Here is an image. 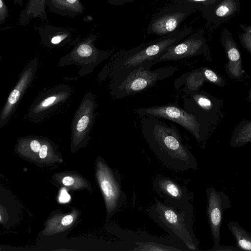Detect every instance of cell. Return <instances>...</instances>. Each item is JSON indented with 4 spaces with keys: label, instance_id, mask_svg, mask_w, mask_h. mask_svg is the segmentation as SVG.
Returning <instances> with one entry per match:
<instances>
[{
    "label": "cell",
    "instance_id": "4fadbf2b",
    "mask_svg": "<svg viewBox=\"0 0 251 251\" xmlns=\"http://www.w3.org/2000/svg\"><path fill=\"white\" fill-rule=\"evenodd\" d=\"M45 3L50 12L71 18L83 14L84 10L80 0H46Z\"/></svg>",
    "mask_w": 251,
    "mask_h": 251
},
{
    "label": "cell",
    "instance_id": "9a60e30c",
    "mask_svg": "<svg viewBox=\"0 0 251 251\" xmlns=\"http://www.w3.org/2000/svg\"><path fill=\"white\" fill-rule=\"evenodd\" d=\"M238 246L242 250L251 251V236L237 222L231 221L227 225Z\"/></svg>",
    "mask_w": 251,
    "mask_h": 251
},
{
    "label": "cell",
    "instance_id": "277c9868",
    "mask_svg": "<svg viewBox=\"0 0 251 251\" xmlns=\"http://www.w3.org/2000/svg\"><path fill=\"white\" fill-rule=\"evenodd\" d=\"M154 64L152 60L146 61L114 77L115 97L123 98L143 92L172 76L178 69L176 66H169L151 70Z\"/></svg>",
    "mask_w": 251,
    "mask_h": 251
},
{
    "label": "cell",
    "instance_id": "d4e9b609",
    "mask_svg": "<svg viewBox=\"0 0 251 251\" xmlns=\"http://www.w3.org/2000/svg\"><path fill=\"white\" fill-rule=\"evenodd\" d=\"M210 250L211 251H237L238 249L234 248L233 247H227L221 246L220 244L213 246V248Z\"/></svg>",
    "mask_w": 251,
    "mask_h": 251
},
{
    "label": "cell",
    "instance_id": "603a6c76",
    "mask_svg": "<svg viewBox=\"0 0 251 251\" xmlns=\"http://www.w3.org/2000/svg\"><path fill=\"white\" fill-rule=\"evenodd\" d=\"M243 39L247 46L251 48V26L247 29L243 35Z\"/></svg>",
    "mask_w": 251,
    "mask_h": 251
},
{
    "label": "cell",
    "instance_id": "2e32d148",
    "mask_svg": "<svg viewBox=\"0 0 251 251\" xmlns=\"http://www.w3.org/2000/svg\"><path fill=\"white\" fill-rule=\"evenodd\" d=\"M236 9V3L233 0H226L217 6L215 13L217 16L225 17L232 14Z\"/></svg>",
    "mask_w": 251,
    "mask_h": 251
},
{
    "label": "cell",
    "instance_id": "6da1fadb",
    "mask_svg": "<svg viewBox=\"0 0 251 251\" xmlns=\"http://www.w3.org/2000/svg\"><path fill=\"white\" fill-rule=\"evenodd\" d=\"M140 123L143 136L164 165L176 172L197 169L196 158L176 126L155 117L141 116Z\"/></svg>",
    "mask_w": 251,
    "mask_h": 251
},
{
    "label": "cell",
    "instance_id": "5bb4252c",
    "mask_svg": "<svg viewBox=\"0 0 251 251\" xmlns=\"http://www.w3.org/2000/svg\"><path fill=\"white\" fill-rule=\"evenodd\" d=\"M45 1L46 0H28L19 15V25H26L34 18H39L43 22L48 23Z\"/></svg>",
    "mask_w": 251,
    "mask_h": 251
},
{
    "label": "cell",
    "instance_id": "d6986e66",
    "mask_svg": "<svg viewBox=\"0 0 251 251\" xmlns=\"http://www.w3.org/2000/svg\"><path fill=\"white\" fill-rule=\"evenodd\" d=\"M8 17V8L4 0H0V25L3 24Z\"/></svg>",
    "mask_w": 251,
    "mask_h": 251
},
{
    "label": "cell",
    "instance_id": "4316f807",
    "mask_svg": "<svg viewBox=\"0 0 251 251\" xmlns=\"http://www.w3.org/2000/svg\"><path fill=\"white\" fill-rule=\"evenodd\" d=\"M56 100V97L54 96L50 97L45 99L42 103V105L43 107L48 106L52 104Z\"/></svg>",
    "mask_w": 251,
    "mask_h": 251
},
{
    "label": "cell",
    "instance_id": "7a4b0ae2",
    "mask_svg": "<svg viewBox=\"0 0 251 251\" xmlns=\"http://www.w3.org/2000/svg\"><path fill=\"white\" fill-rule=\"evenodd\" d=\"M154 202L147 209L152 219L170 236L180 240L189 251L198 250L199 242L193 231L194 207L190 202L177 207L154 197Z\"/></svg>",
    "mask_w": 251,
    "mask_h": 251
},
{
    "label": "cell",
    "instance_id": "ac0fdd59",
    "mask_svg": "<svg viewBox=\"0 0 251 251\" xmlns=\"http://www.w3.org/2000/svg\"><path fill=\"white\" fill-rule=\"evenodd\" d=\"M232 43L230 40L226 41V45H228V56L229 59L231 61H237L240 58V53L238 50L233 47Z\"/></svg>",
    "mask_w": 251,
    "mask_h": 251
},
{
    "label": "cell",
    "instance_id": "f546056e",
    "mask_svg": "<svg viewBox=\"0 0 251 251\" xmlns=\"http://www.w3.org/2000/svg\"><path fill=\"white\" fill-rule=\"evenodd\" d=\"M48 147L46 145H44L41 146L39 151V157L43 159L45 158L47 155Z\"/></svg>",
    "mask_w": 251,
    "mask_h": 251
},
{
    "label": "cell",
    "instance_id": "1f68e13d",
    "mask_svg": "<svg viewBox=\"0 0 251 251\" xmlns=\"http://www.w3.org/2000/svg\"><path fill=\"white\" fill-rule=\"evenodd\" d=\"M14 2L20 5V6L23 5V0H11Z\"/></svg>",
    "mask_w": 251,
    "mask_h": 251
},
{
    "label": "cell",
    "instance_id": "8fae6325",
    "mask_svg": "<svg viewBox=\"0 0 251 251\" xmlns=\"http://www.w3.org/2000/svg\"><path fill=\"white\" fill-rule=\"evenodd\" d=\"M205 43L201 35L193 34L185 37L176 44L167 48L153 62L177 61L193 57L203 52Z\"/></svg>",
    "mask_w": 251,
    "mask_h": 251
},
{
    "label": "cell",
    "instance_id": "9c48e42d",
    "mask_svg": "<svg viewBox=\"0 0 251 251\" xmlns=\"http://www.w3.org/2000/svg\"><path fill=\"white\" fill-rule=\"evenodd\" d=\"M152 188L165 203L171 205L181 208L191 202L187 187L168 176L157 175L153 180Z\"/></svg>",
    "mask_w": 251,
    "mask_h": 251
},
{
    "label": "cell",
    "instance_id": "cb8c5ba5",
    "mask_svg": "<svg viewBox=\"0 0 251 251\" xmlns=\"http://www.w3.org/2000/svg\"><path fill=\"white\" fill-rule=\"evenodd\" d=\"M110 4L115 6L123 5L126 3L133 2L135 0H105Z\"/></svg>",
    "mask_w": 251,
    "mask_h": 251
},
{
    "label": "cell",
    "instance_id": "5b68a950",
    "mask_svg": "<svg viewBox=\"0 0 251 251\" xmlns=\"http://www.w3.org/2000/svg\"><path fill=\"white\" fill-rule=\"evenodd\" d=\"M140 117H155L172 121L191 132L198 141L203 137L199 115L192 113L177 104L169 103L163 105L142 107L134 110Z\"/></svg>",
    "mask_w": 251,
    "mask_h": 251
},
{
    "label": "cell",
    "instance_id": "f1b7e54d",
    "mask_svg": "<svg viewBox=\"0 0 251 251\" xmlns=\"http://www.w3.org/2000/svg\"><path fill=\"white\" fill-rule=\"evenodd\" d=\"M62 183L65 186H71L74 183V179L71 176H65L62 179Z\"/></svg>",
    "mask_w": 251,
    "mask_h": 251
},
{
    "label": "cell",
    "instance_id": "7c38bea8",
    "mask_svg": "<svg viewBox=\"0 0 251 251\" xmlns=\"http://www.w3.org/2000/svg\"><path fill=\"white\" fill-rule=\"evenodd\" d=\"M34 28L39 33L43 42L50 45H58L68 42L72 37V31L69 28L53 26L48 23L35 26Z\"/></svg>",
    "mask_w": 251,
    "mask_h": 251
},
{
    "label": "cell",
    "instance_id": "8992f818",
    "mask_svg": "<svg viewBox=\"0 0 251 251\" xmlns=\"http://www.w3.org/2000/svg\"><path fill=\"white\" fill-rule=\"evenodd\" d=\"M194 9L192 5L179 3L166 6L151 18L147 28V33L160 37L177 32L180 25Z\"/></svg>",
    "mask_w": 251,
    "mask_h": 251
},
{
    "label": "cell",
    "instance_id": "30bf717a",
    "mask_svg": "<svg viewBox=\"0 0 251 251\" xmlns=\"http://www.w3.org/2000/svg\"><path fill=\"white\" fill-rule=\"evenodd\" d=\"M207 216L210 226L214 246L220 244V228L224 211L230 204L228 197L212 187L206 188Z\"/></svg>",
    "mask_w": 251,
    "mask_h": 251
},
{
    "label": "cell",
    "instance_id": "4dcf8cb0",
    "mask_svg": "<svg viewBox=\"0 0 251 251\" xmlns=\"http://www.w3.org/2000/svg\"><path fill=\"white\" fill-rule=\"evenodd\" d=\"M70 199V197L67 192L65 190H62L60 197V201L65 202L68 201Z\"/></svg>",
    "mask_w": 251,
    "mask_h": 251
},
{
    "label": "cell",
    "instance_id": "484cf974",
    "mask_svg": "<svg viewBox=\"0 0 251 251\" xmlns=\"http://www.w3.org/2000/svg\"><path fill=\"white\" fill-rule=\"evenodd\" d=\"M41 147L40 144L37 140H34L30 143L31 149L35 152H39Z\"/></svg>",
    "mask_w": 251,
    "mask_h": 251
},
{
    "label": "cell",
    "instance_id": "ba28073f",
    "mask_svg": "<svg viewBox=\"0 0 251 251\" xmlns=\"http://www.w3.org/2000/svg\"><path fill=\"white\" fill-rule=\"evenodd\" d=\"M100 172V185L104 195L108 216L111 217L123 205L126 198L121 185V176L103 163Z\"/></svg>",
    "mask_w": 251,
    "mask_h": 251
},
{
    "label": "cell",
    "instance_id": "83f0119b",
    "mask_svg": "<svg viewBox=\"0 0 251 251\" xmlns=\"http://www.w3.org/2000/svg\"><path fill=\"white\" fill-rule=\"evenodd\" d=\"M73 221V217L72 216L69 215L65 216L63 218L61 223L64 226H68L70 225Z\"/></svg>",
    "mask_w": 251,
    "mask_h": 251
},
{
    "label": "cell",
    "instance_id": "44dd1931",
    "mask_svg": "<svg viewBox=\"0 0 251 251\" xmlns=\"http://www.w3.org/2000/svg\"><path fill=\"white\" fill-rule=\"evenodd\" d=\"M20 92L16 89H14L10 93L8 101V102L13 104L17 102L20 97Z\"/></svg>",
    "mask_w": 251,
    "mask_h": 251
},
{
    "label": "cell",
    "instance_id": "3957f363",
    "mask_svg": "<svg viewBox=\"0 0 251 251\" xmlns=\"http://www.w3.org/2000/svg\"><path fill=\"white\" fill-rule=\"evenodd\" d=\"M192 30V27H189L171 35L142 43L129 50L120 51L113 57L111 69L113 76L115 77L146 61H153L167 48L188 36Z\"/></svg>",
    "mask_w": 251,
    "mask_h": 251
},
{
    "label": "cell",
    "instance_id": "ffe728a7",
    "mask_svg": "<svg viewBox=\"0 0 251 251\" xmlns=\"http://www.w3.org/2000/svg\"><path fill=\"white\" fill-rule=\"evenodd\" d=\"M89 121V118L87 116L84 115L82 116L77 123L76 126L77 130L79 132H81L85 130L88 126Z\"/></svg>",
    "mask_w": 251,
    "mask_h": 251
},
{
    "label": "cell",
    "instance_id": "7402d4cb",
    "mask_svg": "<svg viewBox=\"0 0 251 251\" xmlns=\"http://www.w3.org/2000/svg\"><path fill=\"white\" fill-rule=\"evenodd\" d=\"M204 73L208 80L213 82L217 81V76L212 70L208 69H204Z\"/></svg>",
    "mask_w": 251,
    "mask_h": 251
},
{
    "label": "cell",
    "instance_id": "e0dca14e",
    "mask_svg": "<svg viewBox=\"0 0 251 251\" xmlns=\"http://www.w3.org/2000/svg\"><path fill=\"white\" fill-rule=\"evenodd\" d=\"M174 3H179L193 5L195 8L199 6H207L213 3L215 0H173Z\"/></svg>",
    "mask_w": 251,
    "mask_h": 251
},
{
    "label": "cell",
    "instance_id": "52a82bcc",
    "mask_svg": "<svg viewBox=\"0 0 251 251\" xmlns=\"http://www.w3.org/2000/svg\"><path fill=\"white\" fill-rule=\"evenodd\" d=\"M117 235L124 241L134 245L132 251H189L179 239L172 237H158L146 231H134L117 227Z\"/></svg>",
    "mask_w": 251,
    "mask_h": 251
}]
</instances>
